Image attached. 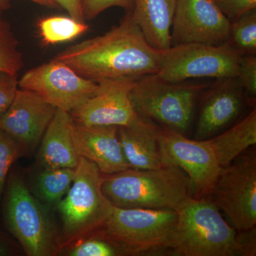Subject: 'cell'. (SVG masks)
<instances>
[{
	"label": "cell",
	"mask_w": 256,
	"mask_h": 256,
	"mask_svg": "<svg viewBox=\"0 0 256 256\" xmlns=\"http://www.w3.org/2000/svg\"><path fill=\"white\" fill-rule=\"evenodd\" d=\"M178 212L172 210L122 208L112 205L100 233L118 244L128 255L170 252Z\"/></svg>",
	"instance_id": "5b68a950"
},
{
	"label": "cell",
	"mask_w": 256,
	"mask_h": 256,
	"mask_svg": "<svg viewBox=\"0 0 256 256\" xmlns=\"http://www.w3.org/2000/svg\"><path fill=\"white\" fill-rule=\"evenodd\" d=\"M75 176V169L47 168L38 174L35 190L38 198L50 205H57L68 193Z\"/></svg>",
	"instance_id": "44dd1931"
},
{
	"label": "cell",
	"mask_w": 256,
	"mask_h": 256,
	"mask_svg": "<svg viewBox=\"0 0 256 256\" xmlns=\"http://www.w3.org/2000/svg\"><path fill=\"white\" fill-rule=\"evenodd\" d=\"M4 220L28 256L54 255L58 242L54 224L46 207L18 174H11L8 180Z\"/></svg>",
	"instance_id": "8992f818"
},
{
	"label": "cell",
	"mask_w": 256,
	"mask_h": 256,
	"mask_svg": "<svg viewBox=\"0 0 256 256\" xmlns=\"http://www.w3.org/2000/svg\"><path fill=\"white\" fill-rule=\"evenodd\" d=\"M188 82H168L156 74L138 78L130 94L136 114L186 136L193 124L197 104L208 86Z\"/></svg>",
	"instance_id": "277c9868"
},
{
	"label": "cell",
	"mask_w": 256,
	"mask_h": 256,
	"mask_svg": "<svg viewBox=\"0 0 256 256\" xmlns=\"http://www.w3.org/2000/svg\"><path fill=\"white\" fill-rule=\"evenodd\" d=\"M104 175L94 162L80 156L72 186L56 205L68 240L100 228L108 216L112 204L102 192Z\"/></svg>",
	"instance_id": "52a82bcc"
},
{
	"label": "cell",
	"mask_w": 256,
	"mask_h": 256,
	"mask_svg": "<svg viewBox=\"0 0 256 256\" xmlns=\"http://www.w3.org/2000/svg\"><path fill=\"white\" fill-rule=\"evenodd\" d=\"M10 254L9 248L2 240H0V256H8Z\"/></svg>",
	"instance_id": "d6a6232c"
},
{
	"label": "cell",
	"mask_w": 256,
	"mask_h": 256,
	"mask_svg": "<svg viewBox=\"0 0 256 256\" xmlns=\"http://www.w3.org/2000/svg\"><path fill=\"white\" fill-rule=\"evenodd\" d=\"M22 151L11 136L0 130V200L6 184L10 168Z\"/></svg>",
	"instance_id": "484cf974"
},
{
	"label": "cell",
	"mask_w": 256,
	"mask_h": 256,
	"mask_svg": "<svg viewBox=\"0 0 256 256\" xmlns=\"http://www.w3.org/2000/svg\"><path fill=\"white\" fill-rule=\"evenodd\" d=\"M240 54L228 42L218 46L186 44L160 50L158 76L172 82L236 77Z\"/></svg>",
	"instance_id": "ba28073f"
},
{
	"label": "cell",
	"mask_w": 256,
	"mask_h": 256,
	"mask_svg": "<svg viewBox=\"0 0 256 256\" xmlns=\"http://www.w3.org/2000/svg\"><path fill=\"white\" fill-rule=\"evenodd\" d=\"M195 140H204L216 136L242 114L246 97L236 77L216 79L202 92Z\"/></svg>",
	"instance_id": "5bb4252c"
},
{
	"label": "cell",
	"mask_w": 256,
	"mask_h": 256,
	"mask_svg": "<svg viewBox=\"0 0 256 256\" xmlns=\"http://www.w3.org/2000/svg\"><path fill=\"white\" fill-rule=\"evenodd\" d=\"M114 6H118L130 12L133 8V0H82L85 20H92L102 12Z\"/></svg>",
	"instance_id": "f546056e"
},
{
	"label": "cell",
	"mask_w": 256,
	"mask_h": 256,
	"mask_svg": "<svg viewBox=\"0 0 256 256\" xmlns=\"http://www.w3.org/2000/svg\"><path fill=\"white\" fill-rule=\"evenodd\" d=\"M178 0H133L130 11L146 41L159 50L171 47V28Z\"/></svg>",
	"instance_id": "d6986e66"
},
{
	"label": "cell",
	"mask_w": 256,
	"mask_h": 256,
	"mask_svg": "<svg viewBox=\"0 0 256 256\" xmlns=\"http://www.w3.org/2000/svg\"><path fill=\"white\" fill-rule=\"evenodd\" d=\"M220 168L228 166L237 156L256 144V110L222 134L208 139Z\"/></svg>",
	"instance_id": "ffe728a7"
},
{
	"label": "cell",
	"mask_w": 256,
	"mask_h": 256,
	"mask_svg": "<svg viewBox=\"0 0 256 256\" xmlns=\"http://www.w3.org/2000/svg\"><path fill=\"white\" fill-rule=\"evenodd\" d=\"M102 188L114 206L122 208L178 210L194 197L190 178L174 165L104 175Z\"/></svg>",
	"instance_id": "3957f363"
},
{
	"label": "cell",
	"mask_w": 256,
	"mask_h": 256,
	"mask_svg": "<svg viewBox=\"0 0 256 256\" xmlns=\"http://www.w3.org/2000/svg\"><path fill=\"white\" fill-rule=\"evenodd\" d=\"M73 118L68 112L56 109L41 140L38 159L44 169H76L80 156L72 134Z\"/></svg>",
	"instance_id": "ac0fdd59"
},
{
	"label": "cell",
	"mask_w": 256,
	"mask_h": 256,
	"mask_svg": "<svg viewBox=\"0 0 256 256\" xmlns=\"http://www.w3.org/2000/svg\"><path fill=\"white\" fill-rule=\"evenodd\" d=\"M56 110L35 92L18 88L10 108L0 117V130L18 143L22 152L31 151L41 142Z\"/></svg>",
	"instance_id": "9a60e30c"
},
{
	"label": "cell",
	"mask_w": 256,
	"mask_h": 256,
	"mask_svg": "<svg viewBox=\"0 0 256 256\" xmlns=\"http://www.w3.org/2000/svg\"><path fill=\"white\" fill-rule=\"evenodd\" d=\"M0 11V72L18 74L23 68L22 55L18 50V41L9 23Z\"/></svg>",
	"instance_id": "cb8c5ba5"
},
{
	"label": "cell",
	"mask_w": 256,
	"mask_h": 256,
	"mask_svg": "<svg viewBox=\"0 0 256 256\" xmlns=\"http://www.w3.org/2000/svg\"><path fill=\"white\" fill-rule=\"evenodd\" d=\"M159 148L164 165H174L191 182L194 197H206L222 168L208 140H191L164 128H160Z\"/></svg>",
	"instance_id": "30bf717a"
},
{
	"label": "cell",
	"mask_w": 256,
	"mask_h": 256,
	"mask_svg": "<svg viewBox=\"0 0 256 256\" xmlns=\"http://www.w3.org/2000/svg\"><path fill=\"white\" fill-rule=\"evenodd\" d=\"M70 256H129L118 244L102 234L78 242L68 252Z\"/></svg>",
	"instance_id": "d4e9b609"
},
{
	"label": "cell",
	"mask_w": 256,
	"mask_h": 256,
	"mask_svg": "<svg viewBox=\"0 0 256 256\" xmlns=\"http://www.w3.org/2000/svg\"><path fill=\"white\" fill-rule=\"evenodd\" d=\"M72 134L79 156L94 162L102 174H116L130 168L117 126H86L73 120Z\"/></svg>",
	"instance_id": "2e32d148"
},
{
	"label": "cell",
	"mask_w": 256,
	"mask_h": 256,
	"mask_svg": "<svg viewBox=\"0 0 256 256\" xmlns=\"http://www.w3.org/2000/svg\"><path fill=\"white\" fill-rule=\"evenodd\" d=\"M37 26L42 41L46 46L72 41L89 28L85 22L76 21L70 16H64L42 18Z\"/></svg>",
	"instance_id": "7402d4cb"
},
{
	"label": "cell",
	"mask_w": 256,
	"mask_h": 256,
	"mask_svg": "<svg viewBox=\"0 0 256 256\" xmlns=\"http://www.w3.org/2000/svg\"><path fill=\"white\" fill-rule=\"evenodd\" d=\"M160 128L140 116L129 126L118 127L120 142L130 168L154 170L165 166L160 152Z\"/></svg>",
	"instance_id": "e0dca14e"
},
{
	"label": "cell",
	"mask_w": 256,
	"mask_h": 256,
	"mask_svg": "<svg viewBox=\"0 0 256 256\" xmlns=\"http://www.w3.org/2000/svg\"><path fill=\"white\" fill-rule=\"evenodd\" d=\"M56 2L58 6H62L68 13L69 16L76 21L85 22L82 0H56Z\"/></svg>",
	"instance_id": "4dcf8cb0"
},
{
	"label": "cell",
	"mask_w": 256,
	"mask_h": 256,
	"mask_svg": "<svg viewBox=\"0 0 256 256\" xmlns=\"http://www.w3.org/2000/svg\"><path fill=\"white\" fill-rule=\"evenodd\" d=\"M30 1L46 8H56L58 6L56 0H30ZM10 6L11 4H10V0H0V11L4 12L9 9Z\"/></svg>",
	"instance_id": "1f68e13d"
},
{
	"label": "cell",
	"mask_w": 256,
	"mask_h": 256,
	"mask_svg": "<svg viewBox=\"0 0 256 256\" xmlns=\"http://www.w3.org/2000/svg\"><path fill=\"white\" fill-rule=\"evenodd\" d=\"M206 197L225 214L238 232L256 228V156L240 154L222 168Z\"/></svg>",
	"instance_id": "9c48e42d"
},
{
	"label": "cell",
	"mask_w": 256,
	"mask_h": 256,
	"mask_svg": "<svg viewBox=\"0 0 256 256\" xmlns=\"http://www.w3.org/2000/svg\"><path fill=\"white\" fill-rule=\"evenodd\" d=\"M138 79L110 78L97 82L95 94L69 114L74 121L86 126H129L138 118L130 98Z\"/></svg>",
	"instance_id": "4fadbf2b"
},
{
	"label": "cell",
	"mask_w": 256,
	"mask_h": 256,
	"mask_svg": "<svg viewBox=\"0 0 256 256\" xmlns=\"http://www.w3.org/2000/svg\"><path fill=\"white\" fill-rule=\"evenodd\" d=\"M18 88L35 92L56 109L70 112L95 94L98 82L84 78L66 64L52 60L24 74Z\"/></svg>",
	"instance_id": "8fae6325"
},
{
	"label": "cell",
	"mask_w": 256,
	"mask_h": 256,
	"mask_svg": "<svg viewBox=\"0 0 256 256\" xmlns=\"http://www.w3.org/2000/svg\"><path fill=\"white\" fill-rule=\"evenodd\" d=\"M228 42L240 55H256V10L230 23Z\"/></svg>",
	"instance_id": "603a6c76"
},
{
	"label": "cell",
	"mask_w": 256,
	"mask_h": 256,
	"mask_svg": "<svg viewBox=\"0 0 256 256\" xmlns=\"http://www.w3.org/2000/svg\"><path fill=\"white\" fill-rule=\"evenodd\" d=\"M18 88V74L0 72V117L10 108Z\"/></svg>",
	"instance_id": "83f0119b"
},
{
	"label": "cell",
	"mask_w": 256,
	"mask_h": 256,
	"mask_svg": "<svg viewBox=\"0 0 256 256\" xmlns=\"http://www.w3.org/2000/svg\"><path fill=\"white\" fill-rule=\"evenodd\" d=\"M53 60L68 65L84 78H140L159 72L160 50L153 48L130 12L104 35L72 45Z\"/></svg>",
	"instance_id": "6da1fadb"
},
{
	"label": "cell",
	"mask_w": 256,
	"mask_h": 256,
	"mask_svg": "<svg viewBox=\"0 0 256 256\" xmlns=\"http://www.w3.org/2000/svg\"><path fill=\"white\" fill-rule=\"evenodd\" d=\"M230 21L213 0H178L171 46L186 44L218 46L228 42Z\"/></svg>",
	"instance_id": "7c38bea8"
},
{
	"label": "cell",
	"mask_w": 256,
	"mask_h": 256,
	"mask_svg": "<svg viewBox=\"0 0 256 256\" xmlns=\"http://www.w3.org/2000/svg\"><path fill=\"white\" fill-rule=\"evenodd\" d=\"M236 78L242 86L248 104L254 105L256 97V55H242L238 60Z\"/></svg>",
	"instance_id": "4316f807"
},
{
	"label": "cell",
	"mask_w": 256,
	"mask_h": 256,
	"mask_svg": "<svg viewBox=\"0 0 256 256\" xmlns=\"http://www.w3.org/2000/svg\"><path fill=\"white\" fill-rule=\"evenodd\" d=\"M170 254L175 256H255L256 228L239 232L207 197H192L178 210Z\"/></svg>",
	"instance_id": "7a4b0ae2"
},
{
	"label": "cell",
	"mask_w": 256,
	"mask_h": 256,
	"mask_svg": "<svg viewBox=\"0 0 256 256\" xmlns=\"http://www.w3.org/2000/svg\"><path fill=\"white\" fill-rule=\"evenodd\" d=\"M213 2L230 23L236 21L249 12L256 10V0H213Z\"/></svg>",
	"instance_id": "f1b7e54d"
}]
</instances>
